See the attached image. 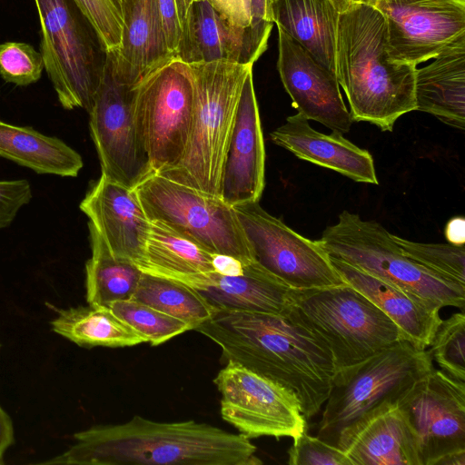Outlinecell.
<instances>
[{"mask_svg":"<svg viewBox=\"0 0 465 465\" xmlns=\"http://www.w3.org/2000/svg\"><path fill=\"white\" fill-rule=\"evenodd\" d=\"M51 325L54 332L84 348L129 347L145 342L109 307L89 304L62 310Z\"/></svg>","mask_w":465,"mask_h":465,"instance_id":"cell-29","label":"cell"},{"mask_svg":"<svg viewBox=\"0 0 465 465\" xmlns=\"http://www.w3.org/2000/svg\"><path fill=\"white\" fill-rule=\"evenodd\" d=\"M88 228L92 250V255L85 264L88 304L109 307L114 302L132 299L142 271L134 262L114 256L90 223Z\"/></svg>","mask_w":465,"mask_h":465,"instance_id":"cell-30","label":"cell"},{"mask_svg":"<svg viewBox=\"0 0 465 465\" xmlns=\"http://www.w3.org/2000/svg\"><path fill=\"white\" fill-rule=\"evenodd\" d=\"M79 208L114 256L135 264L139 262L151 222L134 189L101 174Z\"/></svg>","mask_w":465,"mask_h":465,"instance_id":"cell-18","label":"cell"},{"mask_svg":"<svg viewBox=\"0 0 465 465\" xmlns=\"http://www.w3.org/2000/svg\"><path fill=\"white\" fill-rule=\"evenodd\" d=\"M121 46L109 54L117 77L130 86L174 59L169 51L157 0H124Z\"/></svg>","mask_w":465,"mask_h":465,"instance_id":"cell-22","label":"cell"},{"mask_svg":"<svg viewBox=\"0 0 465 465\" xmlns=\"http://www.w3.org/2000/svg\"><path fill=\"white\" fill-rule=\"evenodd\" d=\"M273 143L298 158L335 171L358 182L379 184L372 155L346 139L341 133L314 130L309 120L296 114L270 134Z\"/></svg>","mask_w":465,"mask_h":465,"instance_id":"cell-20","label":"cell"},{"mask_svg":"<svg viewBox=\"0 0 465 465\" xmlns=\"http://www.w3.org/2000/svg\"><path fill=\"white\" fill-rule=\"evenodd\" d=\"M109 308L153 346L192 330L188 322L133 299L114 302Z\"/></svg>","mask_w":465,"mask_h":465,"instance_id":"cell-32","label":"cell"},{"mask_svg":"<svg viewBox=\"0 0 465 465\" xmlns=\"http://www.w3.org/2000/svg\"><path fill=\"white\" fill-rule=\"evenodd\" d=\"M244 265L239 259L225 255L213 254V266L214 271L224 276H238L243 273Z\"/></svg>","mask_w":465,"mask_h":465,"instance_id":"cell-42","label":"cell"},{"mask_svg":"<svg viewBox=\"0 0 465 465\" xmlns=\"http://www.w3.org/2000/svg\"><path fill=\"white\" fill-rule=\"evenodd\" d=\"M335 69L353 122L391 132L401 116L416 111L417 66L390 59L383 17L364 3L339 15Z\"/></svg>","mask_w":465,"mask_h":465,"instance_id":"cell-3","label":"cell"},{"mask_svg":"<svg viewBox=\"0 0 465 465\" xmlns=\"http://www.w3.org/2000/svg\"><path fill=\"white\" fill-rule=\"evenodd\" d=\"M433 368L429 351L406 340L338 369L324 403L317 437L340 450L366 419L395 404Z\"/></svg>","mask_w":465,"mask_h":465,"instance_id":"cell-5","label":"cell"},{"mask_svg":"<svg viewBox=\"0 0 465 465\" xmlns=\"http://www.w3.org/2000/svg\"><path fill=\"white\" fill-rule=\"evenodd\" d=\"M397 406L415 437L420 465L465 450V381L433 367Z\"/></svg>","mask_w":465,"mask_h":465,"instance_id":"cell-14","label":"cell"},{"mask_svg":"<svg viewBox=\"0 0 465 465\" xmlns=\"http://www.w3.org/2000/svg\"><path fill=\"white\" fill-rule=\"evenodd\" d=\"M194 331L222 349L223 359L292 391L306 420L323 407L337 368L326 344L282 314L216 309Z\"/></svg>","mask_w":465,"mask_h":465,"instance_id":"cell-1","label":"cell"},{"mask_svg":"<svg viewBox=\"0 0 465 465\" xmlns=\"http://www.w3.org/2000/svg\"><path fill=\"white\" fill-rule=\"evenodd\" d=\"M31 199L32 190L27 180H0V230L8 227Z\"/></svg>","mask_w":465,"mask_h":465,"instance_id":"cell-38","label":"cell"},{"mask_svg":"<svg viewBox=\"0 0 465 465\" xmlns=\"http://www.w3.org/2000/svg\"><path fill=\"white\" fill-rule=\"evenodd\" d=\"M132 299L188 322L192 330L216 311L194 288L143 272Z\"/></svg>","mask_w":465,"mask_h":465,"instance_id":"cell-31","label":"cell"},{"mask_svg":"<svg viewBox=\"0 0 465 465\" xmlns=\"http://www.w3.org/2000/svg\"><path fill=\"white\" fill-rule=\"evenodd\" d=\"M14 442L15 433L12 420L0 406V465L4 464V455Z\"/></svg>","mask_w":465,"mask_h":465,"instance_id":"cell-43","label":"cell"},{"mask_svg":"<svg viewBox=\"0 0 465 465\" xmlns=\"http://www.w3.org/2000/svg\"><path fill=\"white\" fill-rule=\"evenodd\" d=\"M201 1V0H192ZM207 1L232 25L252 30L256 34L269 38L255 31L251 23L246 0H204Z\"/></svg>","mask_w":465,"mask_h":465,"instance_id":"cell-40","label":"cell"},{"mask_svg":"<svg viewBox=\"0 0 465 465\" xmlns=\"http://www.w3.org/2000/svg\"><path fill=\"white\" fill-rule=\"evenodd\" d=\"M264 173V141L251 72L242 90L224 158L220 197L232 207L259 202Z\"/></svg>","mask_w":465,"mask_h":465,"instance_id":"cell-17","label":"cell"},{"mask_svg":"<svg viewBox=\"0 0 465 465\" xmlns=\"http://www.w3.org/2000/svg\"><path fill=\"white\" fill-rule=\"evenodd\" d=\"M341 450L352 465H420L415 437L397 403L366 419Z\"/></svg>","mask_w":465,"mask_h":465,"instance_id":"cell-25","label":"cell"},{"mask_svg":"<svg viewBox=\"0 0 465 465\" xmlns=\"http://www.w3.org/2000/svg\"><path fill=\"white\" fill-rule=\"evenodd\" d=\"M150 221L157 220L205 251L255 262L236 212L221 197L209 195L158 173L134 188Z\"/></svg>","mask_w":465,"mask_h":465,"instance_id":"cell-8","label":"cell"},{"mask_svg":"<svg viewBox=\"0 0 465 465\" xmlns=\"http://www.w3.org/2000/svg\"><path fill=\"white\" fill-rule=\"evenodd\" d=\"M445 234L449 242L453 244H464V219L461 217H455L451 219L446 226Z\"/></svg>","mask_w":465,"mask_h":465,"instance_id":"cell-44","label":"cell"},{"mask_svg":"<svg viewBox=\"0 0 465 465\" xmlns=\"http://www.w3.org/2000/svg\"><path fill=\"white\" fill-rule=\"evenodd\" d=\"M139 137L153 173L174 167L190 135L193 87L183 64L173 59L132 87Z\"/></svg>","mask_w":465,"mask_h":465,"instance_id":"cell-10","label":"cell"},{"mask_svg":"<svg viewBox=\"0 0 465 465\" xmlns=\"http://www.w3.org/2000/svg\"><path fill=\"white\" fill-rule=\"evenodd\" d=\"M90 24L104 54H115L124 29V0H74Z\"/></svg>","mask_w":465,"mask_h":465,"instance_id":"cell-35","label":"cell"},{"mask_svg":"<svg viewBox=\"0 0 465 465\" xmlns=\"http://www.w3.org/2000/svg\"><path fill=\"white\" fill-rule=\"evenodd\" d=\"M273 23L336 74L339 13L330 0H272Z\"/></svg>","mask_w":465,"mask_h":465,"instance_id":"cell-27","label":"cell"},{"mask_svg":"<svg viewBox=\"0 0 465 465\" xmlns=\"http://www.w3.org/2000/svg\"><path fill=\"white\" fill-rule=\"evenodd\" d=\"M0 348H1V345H0Z\"/></svg>","mask_w":465,"mask_h":465,"instance_id":"cell-49","label":"cell"},{"mask_svg":"<svg viewBox=\"0 0 465 465\" xmlns=\"http://www.w3.org/2000/svg\"><path fill=\"white\" fill-rule=\"evenodd\" d=\"M233 208L255 262L288 286L305 290L346 283L318 240L299 234L259 202Z\"/></svg>","mask_w":465,"mask_h":465,"instance_id":"cell-11","label":"cell"},{"mask_svg":"<svg viewBox=\"0 0 465 465\" xmlns=\"http://www.w3.org/2000/svg\"><path fill=\"white\" fill-rule=\"evenodd\" d=\"M143 252L136 263L142 272L182 282L195 290L210 286L216 272L213 254L163 223L150 221Z\"/></svg>","mask_w":465,"mask_h":465,"instance_id":"cell-24","label":"cell"},{"mask_svg":"<svg viewBox=\"0 0 465 465\" xmlns=\"http://www.w3.org/2000/svg\"><path fill=\"white\" fill-rule=\"evenodd\" d=\"M167 47L175 57L182 35V23L176 0H157Z\"/></svg>","mask_w":465,"mask_h":465,"instance_id":"cell-39","label":"cell"},{"mask_svg":"<svg viewBox=\"0 0 465 465\" xmlns=\"http://www.w3.org/2000/svg\"><path fill=\"white\" fill-rule=\"evenodd\" d=\"M192 3V0H177L178 7L181 11H186Z\"/></svg>","mask_w":465,"mask_h":465,"instance_id":"cell-47","label":"cell"},{"mask_svg":"<svg viewBox=\"0 0 465 465\" xmlns=\"http://www.w3.org/2000/svg\"><path fill=\"white\" fill-rule=\"evenodd\" d=\"M252 28L270 36L272 25V0H246Z\"/></svg>","mask_w":465,"mask_h":465,"instance_id":"cell-41","label":"cell"},{"mask_svg":"<svg viewBox=\"0 0 465 465\" xmlns=\"http://www.w3.org/2000/svg\"><path fill=\"white\" fill-rule=\"evenodd\" d=\"M75 443L45 464L259 465L250 439L195 420L160 422L134 416L74 435Z\"/></svg>","mask_w":465,"mask_h":465,"instance_id":"cell-2","label":"cell"},{"mask_svg":"<svg viewBox=\"0 0 465 465\" xmlns=\"http://www.w3.org/2000/svg\"><path fill=\"white\" fill-rule=\"evenodd\" d=\"M336 11L341 14L347 11L351 6L355 4L352 0H330Z\"/></svg>","mask_w":465,"mask_h":465,"instance_id":"cell-46","label":"cell"},{"mask_svg":"<svg viewBox=\"0 0 465 465\" xmlns=\"http://www.w3.org/2000/svg\"><path fill=\"white\" fill-rule=\"evenodd\" d=\"M402 252L418 264L450 282L465 287L464 244L423 243L391 234Z\"/></svg>","mask_w":465,"mask_h":465,"instance_id":"cell-33","label":"cell"},{"mask_svg":"<svg viewBox=\"0 0 465 465\" xmlns=\"http://www.w3.org/2000/svg\"><path fill=\"white\" fill-rule=\"evenodd\" d=\"M183 64L193 87L189 140L180 162L158 174L220 197L223 163L240 96L253 64L223 60Z\"/></svg>","mask_w":465,"mask_h":465,"instance_id":"cell-4","label":"cell"},{"mask_svg":"<svg viewBox=\"0 0 465 465\" xmlns=\"http://www.w3.org/2000/svg\"><path fill=\"white\" fill-rule=\"evenodd\" d=\"M268 40L232 25L207 1H193L174 59L186 64L219 60L254 64L266 50Z\"/></svg>","mask_w":465,"mask_h":465,"instance_id":"cell-19","label":"cell"},{"mask_svg":"<svg viewBox=\"0 0 465 465\" xmlns=\"http://www.w3.org/2000/svg\"><path fill=\"white\" fill-rule=\"evenodd\" d=\"M331 257L440 308L464 312L465 287L436 275L408 257L380 223L343 211L318 240Z\"/></svg>","mask_w":465,"mask_h":465,"instance_id":"cell-7","label":"cell"},{"mask_svg":"<svg viewBox=\"0 0 465 465\" xmlns=\"http://www.w3.org/2000/svg\"><path fill=\"white\" fill-rule=\"evenodd\" d=\"M44 60L40 51L24 42L0 44V76L17 86L36 83L42 75Z\"/></svg>","mask_w":465,"mask_h":465,"instance_id":"cell-36","label":"cell"},{"mask_svg":"<svg viewBox=\"0 0 465 465\" xmlns=\"http://www.w3.org/2000/svg\"><path fill=\"white\" fill-rule=\"evenodd\" d=\"M292 439L288 450L290 465H352L343 450L309 435L306 430Z\"/></svg>","mask_w":465,"mask_h":465,"instance_id":"cell-37","label":"cell"},{"mask_svg":"<svg viewBox=\"0 0 465 465\" xmlns=\"http://www.w3.org/2000/svg\"><path fill=\"white\" fill-rule=\"evenodd\" d=\"M430 64L417 68L416 111L440 122L465 127V35L446 46Z\"/></svg>","mask_w":465,"mask_h":465,"instance_id":"cell-23","label":"cell"},{"mask_svg":"<svg viewBox=\"0 0 465 465\" xmlns=\"http://www.w3.org/2000/svg\"><path fill=\"white\" fill-rule=\"evenodd\" d=\"M286 312L326 344L337 370L405 340L384 312L348 283L293 289Z\"/></svg>","mask_w":465,"mask_h":465,"instance_id":"cell-6","label":"cell"},{"mask_svg":"<svg viewBox=\"0 0 465 465\" xmlns=\"http://www.w3.org/2000/svg\"><path fill=\"white\" fill-rule=\"evenodd\" d=\"M34 2L40 23V53L58 101L64 109L84 108L88 113L104 64L89 32L91 25L74 0Z\"/></svg>","mask_w":465,"mask_h":465,"instance_id":"cell-9","label":"cell"},{"mask_svg":"<svg viewBox=\"0 0 465 465\" xmlns=\"http://www.w3.org/2000/svg\"><path fill=\"white\" fill-rule=\"evenodd\" d=\"M277 69L298 114L331 131L348 133L353 119L335 74L278 27Z\"/></svg>","mask_w":465,"mask_h":465,"instance_id":"cell-16","label":"cell"},{"mask_svg":"<svg viewBox=\"0 0 465 465\" xmlns=\"http://www.w3.org/2000/svg\"><path fill=\"white\" fill-rule=\"evenodd\" d=\"M330 256V255H329ZM343 281L367 297L401 330L404 339L426 350L441 322L440 307L410 294L347 262L330 256Z\"/></svg>","mask_w":465,"mask_h":465,"instance_id":"cell-21","label":"cell"},{"mask_svg":"<svg viewBox=\"0 0 465 465\" xmlns=\"http://www.w3.org/2000/svg\"><path fill=\"white\" fill-rule=\"evenodd\" d=\"M0 157L39 174L76 177L84 166L82 156L57 137L29 126L0 120Z\"/></svg>","mask_w":465,"mask_h":465,"instance_id":"cell-28","label":"cell"},{"mask_svg":"<svg viewBox=\"0 0 465 465\" xmlns=\"http://www.w3.org/2000/svg\"><path fill=\"white\" fill-rule=\"evenodd\" d=\"M197 291L216 309L282 314L291 305L293 289L253 262L238 276L216 272L210 286Z\"/></svg>","mask_w":465,"mask_h":465,"instance_id":"cell-26","label":"cell"},{"mask_svg":"<svg viewBox=\"0 0 465 465\" xmlns=\"http://www.w3.org/2000/svg\"><path fill=\"white\" fill-rule=\"evenodd\" d=\"M354 3H361V0H352Z\"/></svg>","mask_w":465,"mask_h":465,"instance_id":"cell-48","label":"cell"},{"mask_svg":"<svg viewBox=\"0 0 465 465\" xmlns=\"http://www.w3.org/2000/svg\"><path fill=\"white\" fill-rule=\"evenodd\" d=\"M221 416L248 439L294 438L307 429L296 395L242 365L227 362L213 380Z\"/></svg>","mask_w":465,"mask_h":465,"instance_id":"cell-13","label":"cell"},{"mask_svg":"<svg viewBox=\"0 0 465 465\" xmlns=\"http://www.w3.org/2000/svg\"><path fill=\"white\" fill-rule=\"evenodd\" d=\"M437 465H465V450L444 457Z\"/></svg>","mask_w":465,"mask_h":465,"instance_id":"cell-45","label":"cell"},{"mask_svg":"<svg viewBox=\"0 0 465 465\" xmlns=\"http://www.w3.org/2000/svg\"><path fill=\"white\" fill-rule=\"evenodd\" d=\"M429 350L440 371L465 381V315L463 312L442 320Z\"/></svg>","mask_w":465,"mask_h":465,"instance_id":"cell-34","label":"cell"},{"mask_svg":"<svg viewBox=\"0 0 465 465\" xmlns=\"http://www.w3.org/2000/svg\"><path fill=\"white\" fill-rule=\"evenodd\" d=\"M383 17L392 62L417 66L465 35V0H361Z\"/></svg>","mask_w":465,"mask_h":465,"instance_id":"cell-15","label":"cell"},{"mask_svg":"<svg viewBox=\"0 0 465 465\" xmlns=\"http://www.w3.org/2000/svg\"><path fill=\"white\" fill-rule=\"evenodd\" d=\"M88 114L101 174L134 189L153 173L137 131L132 86L117 77L109 54H104L99 84Z\"/></svg>","mask_w":465,"mask_h":465,"instance_id":"cell-12","label":"cell"}]
</instances>
